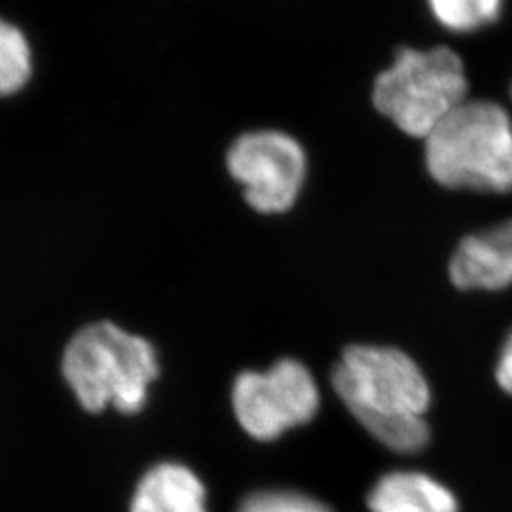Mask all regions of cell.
<instances>
[{
	"label": "cell",
	"mask_w": 512,
	"mask_h": 512,
	"mask_svg": "<svg viewBox=\"0 0 512 512\" xmlns=\"http://www.w3.org/2000/svg\"><path fill=\"white\" fill-rule=\"evenodd\" d=\"M330 384L349 414L385 450L416 456L431 444L433 384L403 348L351 344L332 368Z\"/></svg>",
	"instance_id": "6da1fadb"
},
{
	"label": "cell",
	"mask_w": 512,
	"mask_h": 512,
	"mask_svg": "<svg viewBox=\"0 0 512 512\" xmlns=\"http://www.w3.org/2000/svg\"><path fill=\"white\" fill-rule=\"evenodd\" d=\"M429 177L448 190L512 192V118L495 101L467 99L423 139Z\"/></svg>",
	"instance_id": "7a4b0ae2"
},
{
	"label": "cell",
	"mask_w": 512,
	"mask_h": 512,
	"mask_svg": "<svg viewBox=\"0 0 512 512\" xmlns=\"http://www.w3.org/2000/svg\"><path fill=\"white\" fill-rule=\"evenodd\" d=\"M61 368L86 410L114 406L126 414L145 406L148 385L160 372L150 342L109 321L78 330L65 348Z\"/></svg>",
	"instance_id": "3957f363"
},
{
	"label": "cell",
	"mask_w": 512,
	"mask_h": 512,
	"mask_svg": "<svg viewBox=\"0 0 512 512\" xmlns=\"http://www.w3.org/2000/svg\"><path fill=\"white\" fill-rule=\"evenodd\" d=\"M469 99L465 63L452 48H401L376 76L372 103L395 128L425 139Z\"/></svg>",
	"instance_id": "277c9868"
},
{
	"label": "cell",
	"mask_w": 512,
	"mask_h": 512,
	"mask_svg": "<svg viewBox=\"0 0 512 512\" xmlns=\"http://www.w3.org/2000/svg\"><path fill=\"white\" fill-rule=\"evenodd\" d=\"M239 425L258 440H274L310 423L321 408V391L310 368L281 359L268 372H243L232 389Z\"/></svg>",
	"instance_id": "5b68a950"
},
{
	"label": "cell",
	"mask_w": 512,
	"mask_h": 512,
	"mask_svg": "<svg viewBox=\"0 0 512 512\" xmlns=\"http://www.w3.org/2000/svg\"><path fill=\"white\" fill-rule=\"evenodd\" d=\"M232 177L243 184L245 200L260 213H285L304 186L306 152L279 131L243 135L228 154Z\"/></svg>",
	"instance_id": "8992f818"
},
{
	"label": "cell",
	"mask_w": 512,
	"mask_h": 512,
	"mask_svg": "<svg viewBox=\"0 0 512 512\" xmlns=\"http://www.w3.org/2000/svg\"><path fill=\"white\" fill-rule=\"evenodd\" d=\"M448 279L463 293H503L512 287V219L459 241Z\"/></svg>",
	"instance_id": "52a82bcc"
},
{
	"label": "cell",
	"mask_w": 512,
	"mask_h": 512,
	"mask_svg": "<svg viewBox=\"0 0 512 512\" xmlns=\"http://www.w3.org/2000/svg\"><path fill=\"white\" fill-rule=\"evenodd\" d=\"M368 512H461L452 486L439 476L414 469H389L374 480L366 494Z\"/></svg>",
	"instance_id": "ba28073f"
},
{
	"label": "cell",
	"mask_w": 512,
	"mask_h": 512,
	"mask_svg": "<svg viewBox=\"0 0 512 512\" xmlns=\"http://www.w3.org/2000/svg\"><path fill=\"white\" fill-rule=\"evenodd\" d=\"M131 512H207L202 480L179 463H160L139 482Z\"/></svg>",
	"instance_id": "9c48e42d"
},
{
	"label": "cell",
	"mask_w": 512,
	"mask_h": 512,
	"mask_svg": "<svg viewBox=\"0 0 512 512\" xmlns=\"http://www.w3.org/2000/svg\"><path fill=\"white\" fill-rule=\"evenodd\" d=\"M433 19L456 35H473L501 18L505 0H425Z\"/></svg>",
	"instance_id": "30bf717a"
},
{
	"label": "cell",
	"mask_w": 512,
	"mask_h": 512,
	"mask_svg": "<svg viewBox=\"0 0 512 512\" xmlns=\"http://www.w3.org/2000/svg\"><path fill=\"white\" fill-rule=\"evenodd\" d=\"M31 76V50L23 33L0 19V95L19 92Z\"/></svg>",
	"instance_id": "8fae6325"
},
{
	"label": "cell",
	"mask_w": 512,
	"mask_h": 512,
	"mask_svg": "<svg viewBox=\"0 0 512 512\" xmlns=\"http://www.w3.org/2000/svg\"><path fill=\"white\" fill-rule=\"evenodd\" d=\"M238 512H334L327 503L308 494L274 490L249 495Z\"/></svg>",
	"instance_id": "7c38bea8"
},
{
	"label": "cell",
	"mask_w": 512,
	"mask_h": 512,
	"mask_svg": "<svg viewBox=\"0 0 512 512\" xmlns=\"http://www.w3.org/2000/svg\"><path fill=\"white\" fill-rule=\"evenodd\" d=\"M494 382L497 389L512 399V329L501 342L494 363Z\"/></svg>",
	"instance_id": "4fadbf2b"
},
{
	"label": "cell",
	"mask_w": 512,
	"mask_h": 512,
	"mask_svg": "<svg viewBox=\"0 0 512 512\" xmlns=\"http://www.w3.org/2000/svg\"><path fill=\"white\" fill-rule=\"evenodd\" d=\"M511 97H512V86H511Z\"/></svg>",
	"instance_id": "5bb4252c"
}]
</instances>
